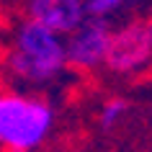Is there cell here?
<instances>
[{
	"label": "cell",
	"instance_id": "cell-6",
	"mask_svg": "<svg viewBox=\"0 0 152 152\" xmlns=\"http://www.w3.org/2000/svg\"><path fill=\"white\" fill-rule=\"evenodd\" d=\"M124 5H126V0H83L85 18H98V21H108Z\"/></svg>",
	"mask_w": 152,
	"mask_h": 152
},
{
	"label": "cell",
	"instance_id": "cell-3",
	"mask_svg": "<svg viewBox=\"0 0 152 152\" xmlns=\"http://www.w3.org/2000/svg\"><path fill=\"white\" fill-rule=\"evenodd\" d=\"M152 62V41L147 23L129 21L121 28L111 31L108 52H106V67L119 75H134L142 72Z\"/></svg>",
	"mask_w": 152,
	"mask_h": 152
},
{
	"label": "cell",
	"instance_id": "cell-4",
	"mask_svg": "<svg viewBox=\"0 0 152 152\" xmlns=\"http://www.w3.org/2000/svg\"><path fill=\"white\" fill-rule=\"evenodd\" d=\"M111 26L108 21L98 18H85L72 34H67L64 41V57L67 64L77 70H96L106 62L108 41H111Z\"/></svg>",
	"mask_w": 152,
	"mask_h": 152
},
{
	"label": "cell",
	"instance_id": "cell-1",
	"mask_svg": "<svg viewBox=\"0 0 152 152\" xmlns=\"http://www.w3.org/2000/svg\"><path fill=\"white\" fill-rule=\"evenodd\" d=\"M8 67L18 80L34 83V85L52 80L67 67L64 39L26 18L13 34Z\"/></svg>",
	"mask_w": 152,
	"mask_h": 152
},
{
	"label": "cell",
	"instance_id": "cell-8",
	"mask_svg": "<svg viewBox=\"0 0 152 152\" xmlns=\"http://www.w3.org/2000/svg\"><path fill=\"white\" fill-rule=\"evenodd\" d=\"M147 31H150V41H152V21L147 23Z\"/></svg>",
	"mask_w": 152,
	"mask_h": 152
},
{
	"label": "cell",
	"instance_id": "cell-5",
	"mask_svg": "<svg viewBox=\"0 0 152 152\" xmlns=\"http://www.w3.org/2000/svg\"><path fill=\"white\" fill-rule=\"evenodd\" d=\"M26 18L57 36H67L85 21L83 0H26Z\"/></svg>",
	"mask_w": 152,
	"mask_h": 152
},
{
	"label": "cell",
	"instance_id": "cell-2",
	"mask_svg": "<svg viewBox=\"0 0 152 152\" xmlns=\"http://www.w3.org/2000/svg\"><path fill=\"white\" fill-rule=\"evenodd\" d=\"M54 113L44 101L18 93L0 96V147L28 152L47 139Z\"/></svg>",
	"mask_w": 152,
	"mask_h": 152
},
{
	"label": "cell",
	"instance_id": "cell-7",
	"mask_svg": "<svg viewBox=\"0 0 152 152\" xmlns=\"http://www.w3.org/2000/svg\"><path fill=\"white\" fill-rule=\"evenodd\" d=\"M126 101H121V98H111L108 103L103 106V111H101V126L103 129H113L124 119V113H126Z\"/></svg>",
	"mask_w": 152,
	"mask_h": 152
}]
</instances>
